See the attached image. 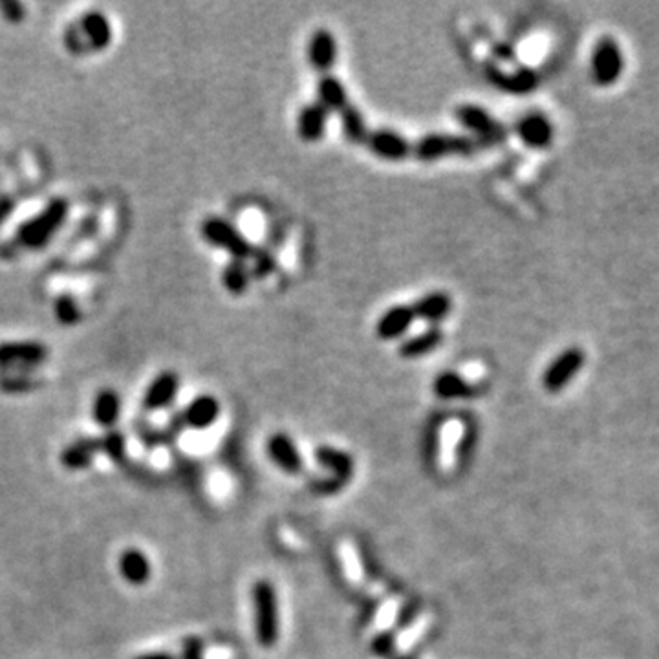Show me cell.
<instances>
[{
  "instance_id": "1",
  "label": "cell",
  "mask_w": 659,
  "mask_h": 659,
  "mask_svg": "<svg viewBox=\"0 0 659 659\" xmlns=\"http://www.w3.org/2000/svg\"><path fill=\"white\" fill-rule=\"evenodd\" d=\"M70 204L67 198L49 200L35 217L22 222L17 229V242L26 249H39L56 236L68 218Z\"/></svg>"
},
{
  "instance_id": "2",
  "label": "cell",
  "mask_w": 659,
  "mask_h": 659,
  "mask_svg": "<svg viewBox=\"0 0 659 659\" xmlns=\"http://www.w3.org/2000/svg\"><path fill=\"white\" fill-rule=\"evenodd\" d=\"M253 621H255V636L263 648H272L281 636V608L273 583L261 579L253 584Z\"/></svg>"
},
{
  "instance_id": "3",
  "label": "cell",
  "mask_w": 659,
  "mask_h": 659,
  "mask_svg": "<svg viewBox=\"0 0 659 659\" xmlns=\"http://www.w3.org/2000/svg\"><path fill=\"white\" fill-rule=\"evenodd\" d=\"M625 54L618 39L612 35L601 37L593 49L590 59V74L592 81L599 88H610L618 85L625 74Z\"/></svg>"
},
{
  "instance_id": "4",
  "label": "cell",
  "mask_w": 659,
  "mask_h": 659,
  "mask_svg": "<svg viewBox=\"0 0 659 659\" xmlns=\"http://www.w3.org/2000/svg\"><path fill=\"white\" fill-rule=\"evenodd\" d=\"M484 148L473 136L460 134H425L413 143V156L422 162H436L449 156H471Z\"/></svg>"
},
{
  "instance_id": "5",
  "label": "cell",
  "mask_w": 659,
  "mask_h": 659,
  "mask_svg": "<svg viewBox=\"0 0 659 659\" xmlns=\"http://www.w3.org/2000/svg\"><path fill=\"white\" fill-rule=\"evenodd\" d=\"M200 235L208 244L226 251L231 259L247 261L255 253L253 245L231 222L220 217H209L200 226Z\"/></svg>"
},
{
  "instance_id": "6",
  "label": "cell",
  "mask_w": 659,
  "mask_h": 659,
  "mask_svg": "<svg viewBox=\"0 0 659 659\" xmlns=\"http://www.w3.org/2000/svg\"><path fill=\"white\" fill-rule=\"evenodd\" d=\"M586 353L581 346H568L557 356L542 374V387L549 394L563 392L584 369Z\"/></svg>"
},
{
  "instance_id": "7",
  "label": "cell",
  "mask_w": 659,
  "mask_h": 659,
  "mask_svg": "<svg viewBox=\"0 0 659 659\" xmlns=\"http://www.w3.org/2000/svg\"><path fill=\"white\" fill-rule=\"evenodd\" d=\"M456 121L473 134L484 147L503 143L510 136V130L496 121L487 111L476 105H460L454 111Z\"/></svg>"
},
{
  "instance_id": "8",
  "label": "cell",
  "mask_w": 659,
  "mask_h": 659,
  "mask_svg": "<svg viewBox=\"0 0 659 659\" xmlns=\"http://www.w3.org/2000/svg\"><path fill=\"white\" fill-rule=\"evenodd\" d=\"M365 147L374 156L387 162H403L413 156V141L392 129L370 130Z\"/></svg>"
},
{
  "instance_id": "9",
  "label": "cell",
  "mask_w": 659,
  "mask_h": 659,
  "mask_svg": "<svg viewBox=\"0 0 659 659\" xmlns=\"http://www.w3.org/2000/svg\"><path fill=\"white\" fill-rule=\"evenodd\" d=\"M484 72H485L487 81L493 86H496L502 92H508V94L526 95V94L535 92V88L539 86V76L530 67H521L513 74H505L498 65H494L493 61H487L484 65Z\"/></svg>"
},
{
  "instance_id": "10",
  "label": "cell",
  "mask_w": 659,
  "mask_h": 659,
  "mask_svg": "<svg viewBox=\"0 0 659 659\" xmlns=\"http://www.w3.org/2000/svg\"><path fill=\"white\" fill-rule=\"evenodd\" d=\"M48 360V348L37 341H8L0 344V367L31 369Z\"/></svg>"
},
{
  "instance_id": "11",
  "label": "cell",
  "mask_w": 659,
  "mask_h": 659,
  "mask_svg": "<svg viewBox=\"0 0 659 659\" xmlns=\"http://www.w3.org/2000/svg\"><path fill=\"white\" fill-rule=\"evenodd\" d=\"M515 132L526 147L535 150L548 148L555 139V127L551 120L540 111H531L524 114L517 121Z\"/></svg>"
},
{
  "instance_id": "12",
  "label": "cell",
  "mask_w": 659,
  "mask_h": 659,
  "mask_svg": "<svg viewBox=\"0 0 659 659\" xmlns=\"http://www.w3.org/2000/svg\"><path fill=\"white\" fill-rule=\"evenodd\" d=\"M180 390V378L178 374L165 370L160 372L155 379H152L143 394L141 407L147 413H156L171 407L173 401L176 399Z\"/></svg>"
},
{
  "instance_id": "13",
  "label": "cell",
  "mask_w": 659,
  "mask_h": 659,
  "mask_svg": "<svg viewBox=\"0 0 659 659\" xmlns=\"http://www.w3.org/2000/svg\"><path fill=\"white\" fill-rule=\"evenodd\" d=\"M178 416L183 429L206 431L218 420L220 403L211 394H200L187 403V407L182 413H178Z\"/></svg>"
},
{
  "instance_id": "14",
  "label": "cell",
  "mask_w": 659,
  "mask_h": 659,
  "mask_svg": "<svg viewBox=\"0 0 659 659\" xmlns=\"http://www.w3.org/2000/svg\"><path fill=\"white\" fill-rule=\"evenodd\" d=\"M316 459L321 466H325L334 475V478L328 482V485L323 487L325 493H332L335 489H341L353 475V459L348 452H344L341 449H335V447H330V445H321L316 450Z\"/></svg>"
},
{
  "instance_id": "15",
  "label": "cell",
  "mask_w": 659,
  "mask_h": 659,
  "mask_svg": "<svg viewBox=\"0 0 659 659\" xmlns=\"http://www.w3.org/2000/svg\"><path fill=\"white\" fill-rule=\"evenodd\" d=\"M337 54H339L337 40L332 35V31H328L326 28L317 30L310 37V42L307 48V58H308V65L316 72L326 76L334 68L337 61Z\"/></svg>"
},
{
  "instance_id": "16",
  "label": "cell",
  "mask_w": 659,
  "mask_h": 659,
  "mask_svg": "<svg viewBox=\"0 0 659 659\" xmlns=\"http://www.w3.org/2000/svg\"><path fill=\"white\" fill-rule=\"evenodd\" d=\"M414 321L416 316L411 304H396L378 319L376 335L381 341H397L411 330Z\"/></svg>"
},
{
  "instance_id": "17",
  "label": "cell",
  "mask_w": 659,
  "mask_h": 659,
  "mask_svg": "<svg viewBox=\"0 0 659 659\" xmlns=\"http://www.w3.org/2000/svg\"><path fill=\"white\" fill-rule=\"evenodd\" d=\"M272 462L288 475H298L302 471V456L295 441L286 432H275L266 443Z\"/></svg>"
},
{
  "instance_id": "18",
  "label": "cell",
  "mask_w": 659,
  "mask_h": 659,
  "mask_svg": "<svg viewBox=\"0 0 659 659\" xmlns=\"http://www.w3.org/2000/svg\"><path fill=\"white\" fill-rule=\"evenodd\" d=\"M79 30L86 40L88 49H94V52H103L112 42L111 21L101 12H86L79 21Z\"/></svg>"
},
{
  "instance_id": "19",
  "label": "cell",
  "mask_w": 659,
  "mask_h": 659,
  "mask_svg": "<svg viewBox=\"0 0 659 659\" xmlns=\"http://www.w3.org/2000/svg\"><path fill=\"white\" fill-rule=\"evenodd\" d=\"M328 112L317 103L304 105L297 116V132L298 138L307 143H316L325 138L328 125Z\"/></svg>"
},
{
  "instance_id": "20",
  "label": "cell",
  "mask_w": 659,
  "mask_h": 659,
  "mask_svg": "<svg viewBox=\"0 0 659 659\" xmlns=\"http://www.w3.org/2000/svg\"><path fill=\"white\" fill-rule=\"evenodd\" d=\"M416 319L436 326L441 323L452 310V298L445 291H431L420 297L414 304H411Z\"/></svg>"
},
{
  "instance_id": "21",
  "label": "cell",
  "mask_w": 659,
  "mask_h": 659,
  "mask_svg": "<svg viewBox=\"0 0 659 659\" xmlns=\"http://www.w3.org/2000/svg\"><path fill=\"white\" fill-rule=\"evenodd\" d=\"M99 452V438L81 436L65 447L61 452V464L68 471H81L94 462Z\"/></svg>"
},
{
  "instance_id": "22",
  "label": "cell",
  "mask_w": 659,
  "mask_h": 659,
  "mask_svg": "<svg viewBox=\"0 0 659 659\" xmlns=\"http://www.w3.org/2000/svg\"><path fill=\"white\" fill-rule=\"evenodd\" d=\"M443 343V330L440 326H429L418 335L403 339L399 344V356L403 360H420L429 356Z\"/></svg>"
},
{
  "instance_id": "23",
  "label": "cell",
  "mask_w": 659,
  "mask_h": 659,
  "mask_svg": "<svg viewBox=\"0 0 659 659\" xmlns=\"http://www.w3.org/2000/svg\"><path fill=\"white\" fill-rule=\"evenodd\" d=\"M92 416L95 423L103 429H114V425L121 418V397L112 388L99 390L94 405H92Z\"/></svg>"
},
{
  "instance_id": "24",
  "label": "cell",
  "mask_w": 659,
  "mask_h": 659,
  "mask_svg": "<svg viewBox=\"0 0 659 659\" xmlns=\"http://www.w3.org/2000/svg\"><path fill=\"white\" fill-rule=\"evenodd\" d=\"M120 574L129 584H134V586L145 584L152 574L148 557L138 548L125 549L120 557Z\"/></svg>"
},
{
  "instance_id": "25",
  "label": "cell",
  "mask_w": 659,
  "mask_h": 659,
  "mask_svg": "<svg viewBox=\"0 0 659 659\" xmlns=\"http://www.w3.org/2000/svg\"><path fill=\"white\" fill-rule=\"evenodd\" d=\"M317 103L330 114L341 112L350 101L343 81L332 74L321 76L317 81Z\"/></svg>"
},
{
  "instance_id": "26",
  "label": "cell",
  "mask_w": 659,
  "mask_h": 659,
  "mask_svg": "<svg viewBox=\"0 0 659 659\" xmlns=\"http://www.w3.org/2000/svg\"><path fill=\"white\" fill-rule=\"evenodd\" d=\"M432 392L440 399H469L475 397L476 388L460 374L441 372L432 383Z\"/></svg>"
},
{
  "instance_id": "27",
  "label": "cell",
  "mask_w": 659,
  "mask_h": 659,
  "mask_svg": "<svg viewBox=\"0 0 659 659\" xmlns=\"http://www.w3.org/2000/svg\"><path fill=\"white\" fill-rule=\"evenodd\" d=\"M341 129H343V134L346 138V141L353 143V145H365L367 138H369V127H367V121H365V116L361 114V111L356 107L348 103L341 112Z\"/></svg>"
},
{
  "instance_id": "28",
  "label": "cell",
  "mask_w": 659,
  "mask_h": 659,
  "mask_svg": "<svg viewBox=\"0 0 659 659\" xmlns=\"http://www.w3.org/2000/svg\"><path fill=\"white\" fill-rule=\"evenodd\" d=\"M251 270L245 261L231 259L222 272V284L231 295H242L249 286Z\"/></svg>"
},
{
  "instance_id": "29",
  "label": "cell",
  "mask_w": 659,
  "mask_h": 659,
  "mask_svg": "<svg viewBox=\"0 0 659 659\" xmlns=\"http://www.w3.org/2000/svg\"><path fill=\"white\" fill-rule=\"evenodd\" d=\"M99 450L114 464H123L127 459V438L120 429H109L103 438H99Z\"/></svg>"
},
{
  "instance_id": "30",
  "label": "cell",
  "mask_w": 659,
  "mask_h": 659,
  "mask_svg": "<svg viewBox=\"0 0 659 659\" xmlns=\"http://www.w3.org/2000/svg\"><path fill=\"white\" fill-rule=\"evenodd\" d=\"M54 316L63 326H76L81 321V308L77 300L65 293L54 300Z\"/></svg>"
},
{
  "instance_id": "31",
  "label": "cell",
  "mask_w": 659,
  "mask_h": 659,
  "mask_svg": "<svg viewBox=\"0 0 659 659\" xmlns=\"http://www.w3.org/2000/svg\"><path fill=\"white\" fill-rule=\"evenodd\" d=\"M0 12H3V17L12 24H19L26 17L24 6L17 3V0H0Z\"/></svg>"
},
{
  "instance_id": "32",
  "label": "cell",
  "mask_w": 659,
  "mask_h": 659,
  "mask_svg": "<svg viewBox=\"0 0 659 659\" xmlns=\"http://www.w3.org/2000/svg\"><path fill=\"white\" fill-rule=\"evenodd\" d=\"M251 259H255V264H253V272H255V275H259V277H266L275 268V261H273V257L270 255V253L261 251L257 247H255V253H253Z\"/></svg>"
},
{
  "instance_id": "33",
  "label": "cell",
  "mask_w": 659,
  "mask_h": 659,
  "mask_svg": "<svg viewBox=\"0 0 659 659\" xmlns=\"http://www.w3.org/2000/svg\"><path fill=\"white\" fill-rule=\"evenodd\" d=\"M65 42H67V48L70 49L72 54H83L88 49L86 40H85L79 26H68V30L65 33Z\"/></svg>"
},
{
  "instance_id": "34",
  "label": "cell",
  "mask_w": 659,
  "mask_h": 659,
  "mask_svg": "<svg viewBox=\"0 0 659 659\" xmlns=\"http://www.w3.org/2000/svg\"><path fill=\"white\" fill-rule=\"evenodd\" d=\"M178 659H204V641L200 637H187L182 645V654Z\"/></svg>"
},
{
  "instance_id": "35",
  "label": "cell",
  "mask_w": 659,
  "mask_h": 659,
  "mask_svg": "<svg viewBox=\"0 0 659 659\" xmlns=\"http://www.w3.org/2000/svg\"><path fill=\"white\" fill-rule=\"evenodd\" d=\"M394 645L396 639L390 632H381L379 636H376V639L372 641V650L376 655L379 657H388L394 652Z\"/></svg>"
},
{
  "instance_id": "36",
  "label": "cell",
  "mask_w": 659,
  "mask_h": 659,
  "mask_svg": "<svg viewBox=\"0 0 659 659\" xmlns=\"http://www.w3.org/2000/svg\"><path fill=\"white\" fill-rule=\"evenodd\" d=\"M33 379L28 378H8L3 381V388L6 392H26L30 388H33Z\"/></svg>"
},
{
  "instance_id": "37",
  "label": "cell",
  "mask_w": 659,
  "mask_h": 659,
  "mask_svg": "<svg viewBox=\"0 0 659 659\" xmlns=\"http://www.w3.org/2000/svg\"><path fill=\"white\" fill-rule=\"evenodd\" d=\"M132 659H178L174 654L171 652H165V650H155V652H145V654H139Z\"/></svg>"
},
{
  "instance_id": "38",
  "label": "cell",
  "mask_w": 659,
  "mask_h": 659,
  "mask_svg": "<svg viewBox=\"0 0 659 659\" xmlns=\"http://www.w3.org/2000/svg\"><path fill=\"white\" fill-rule=\"evenodd\" d=\"M396 659H414V657H411V655H401V657H396Z\"/></svg>"
}]
</instances>
